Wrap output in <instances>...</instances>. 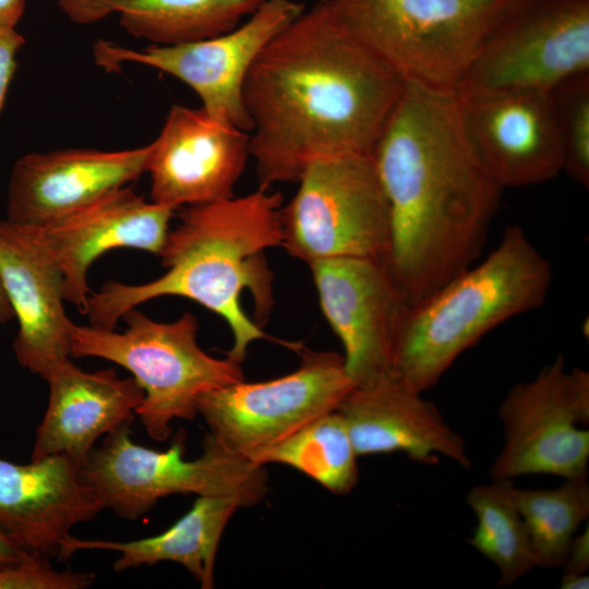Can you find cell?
Instances as JSON below:
<instances>
[{"label": "cell", "instance_id": "1", "mask_svg": "<svg viewBox=\"0 0 589 589\" xmlns=\"http://www.w3.org/2000/svg\"><path fill=\"white\" fill-rule=\"evenodd\" d=\"M406 81L345 32L320 0L260 52L244 85L259 188L297 182L313 163L370 155Z\"/></svg>", "mask_w": 589, "mask_h": 589}, {"label": "cell", "instance_id": "2", "mask_svg": "<svg viewBox=\"0 0 589 589\" xmlns=\"http://www.w3.org/2000/svg\"><path fill=\"white\" fill-rule=\"evenodd\" d=\"M390 216L386 265L408 305L481 254L504 188L469 145L455 93L406 82L372 153Z\"/></svg>", "mask_w": 589, "mask_h": 589}, {"label": "cell", "instance_id": "3", "mask_svg": "<svg viewBox=\"0 0 589 589\" xmlns=\"http://www.w3.org/2000/svg\"><path fill=\"white\" fill-rule=\"evenodd\" d=\"M283 195L257 188L242 196L181 207L159 253L166 272L137 285L109 280L91 292L82 312L89 325L116 329L123 314L160 297L190 299L229 326L227 356L241 362L256 340L300 352L302 344L274 338L261 327L274 305V274L265 251L281 244Z\"/></svg>", "mask_w": 589, "mask_h": 589}, {"label": "cell", "instance_id": "4", "mask_svg": "<svg viewBox=\"0 0 589 589\" xmlns=\"http://www.w3.org/2000/svg\"><path fill=\"white\" fill-rule=\"evenodd\" d=\"M553 279L550 261L519 226L497 247L423 300L407 305L390 349L389 373L423 393L482 336L541 306Z\"/></svg>", "mask_w": 589, "mask_h": 589}, {"label": "cell", "instance_id": "5", "mask_svg": "<svg viewBox=\"0 0 589 589\" xmlns=\"http://www.w3.org/2000/svg\"><path fill=\"white\" fill-rule=\"evenodd\" d=\"M121 320L123 332L74 324L71 358H100L129 371L144 393L135 414L157 442L171 436L173 420L197 416L202 395L244 380L241 362L199 346V320L190 312L158 322L134 308Z\"/></svg>", "mask_w": 589, "mask_h": 589}, {"label": "cell", "instance_id": "6", "mask_svg": "<svg viewBox=\"0 0 589 589\" xmlns=\"http://www.w3.org/2000/svg\"><path fill=\"white\" fill-rule=\"evenodd\" d=\"M512 0H327L338 25L406 82L455 93Z\"/></svg>", "mask_w": 589, "mask_h": 589}, {"label": "cell", "instance_id": "7", "mask_svg": "<svg viewBox=\"0 0 589 589\" xmlns=\"http://www.w3.org/2000/svg\"><path fill=\"white\" fill-rule=\"evenodd\" d=\"M127 423L105 435L80 466L86 483L106 508L136 519L173 494L235 498L242 507L259 504L268 492L264 466L230 454L206 434L200 457L187 460L185 433L167 450L134 443Z\"/></svg>", "mask_w": 589, "mask_h": 589}, {"label": "cell", "instance_id": "8", "mask_svg": "<svg viewBox=\"0 0 589 589\" xmlns=\"http://www.w3.org/2000/svg\"><path fill=\"white\" fill-rule=\"evenodd\" d=\"M281 208V247L306 264L336 257L386 261L387 199L370 155L313 163Z\"/></svg>", "mask_w": 589, "mask_h": 589}, {"label": "cell", "instance_id": "9", "mask_svg": "<svg viewBox=\"0 0 589 589\" xmlns=\"http://www.w3.org/2000/svg\"><path fill=\"white\" fill-rule=\"evenodd\" d=\"M589 71V0H512L458 84L459 99L550 91Z\"/></svg>", "mask_w": 589, "mask_h": 589}, {"label": "cell", "instance_id": "10", "mask_svg": "<svg viewBox=\"0 0 589 589\" xmlns=\"http://www.w3.org/2000/svg\"><path fill=\"white\" fill-rule=\"evenodd\" d=\"M300 352L301 362L291 373L264 382L243 380L199 398L197 414L217 445L255 464L264 452L337 410L354 386L344 357L304 348Z\"/></svg>", "mask_w": 589, "mask_h": 589}, {"label": "cell", "instance_id": "11", "mask_svg": "<svg viewBox=\"0 0 589 589\" xmlns=\"http://www.w3.org/2000/svg\"><path fill=\"white\" fill-rule=\"evenodd\" d=\"M503 445L491 479L588 477L589 373L557 356L532 380L515 384L498 406Z\"/></svg>", "mask_w": 589, "mask_h": 589}, {"label": "cell", "instance_id": "12", "mask_svg": "<svg viewBox=\"0 0 589 589\" xmlns=\"http://www.w3.org/2000/svg\"><path fill=\"white\" fill-rule=\"evenodd\" d=\"M304 9L294 0H265L245 22L215 37L143 49L100 39L94 57L107 71L139 63L167 73L188 85L208 115L249 132L252 123L242 96L247 75L264 47Z\"/></svg>", "mask_w": 589, "mask_h": 589}, {"label": "cell", "instance_id": "13", "mask_svg": "<svg viewBox=\"0 0 589 589\" xmlns=\"http://www.w3.org/2000/svg\"><path fill=\"white\" fill-rule=\"evenodd\" d=\"M324 317L344 347L354 385L389 373L390 349L408 305L384 261L336 257L308 264Z\"/></svg>", "mask_w": 589, "mask_h": 589}, {"label": "cell", "instance_id": "14", "mask_svg": "<svg viewBox=\"0 0 589 589\" xmlns=\"http://www.w3.org/2000/svg\"><path fill=\"white\" fill-rule=\"evenodd\" d=\"M250 134L202 107L173 105L151 143V201L178 209L233 196L250 156Z\"/></svg>", "mask_w": 589, "mask_h": 589}, {"label": "cell", "instance_id": "15", "mask_svg": "<svg viewBox=\"0 0 589 589\" xmlns=\"http://www.w3.org/2000/svg\"><path fill=\"white\" fill-rule=\"evenodd\" d=\"M175 211L127 185L49 224L25 226L60 271L64 300L83 312L91 293V265L118 248L159 255Z\"/></svg>", "mask_w": 589, "mask_h": 589}, {"label": "cell", "instance_id": "16", "mask_svg": "<svg viewBox=\"0 0 589 589\" xmlns=\"http://www.w3.org/2000/svg\"><path fill=\"white\" fill-rule=\"evenodd\" d=\"M457 101L469 145L504 189L540 184L562 172V146L549 91Z\"/></svg>", "mask_w": 589, "mask_h": 589}, {"label": "cell", "instance_id": "17", "mask_svg": "<svg viewBox=\"0 0 589 589\" xmlns=\"http://www.w3.org/2000/svg\"><path fill=\"white\" fill-rule=\"evenodd\" d=\"M151 143L136 148L29 153L13 165L7 219L41 226L64 217L146 172Z\"/></svg>", "mask_w": 589, "mask_h": 589}, {"label": "cell", "instance_id": "18", "mask_svg": "<svg viewBox=\"0 0 589 589\" xmlns=\"http://www.w3.org/2000/svg\"><path fill=\"white\" fill-rule=\"evenodd\" d=\"M0 280L19 323L16 361L47 381L71 359L74 323L63 305L60 271L27 226L8 219L0 221Z\"/></svg>", "mask_w": 589, "mask_h": 589}, {"label": "cell", "instance_id": "19", "mask_svg": "<svg viewBox=\"0 0 589 589\" xmlns=\"http://www.w3.org/2000/svg\"><path fill=\"white\" fill-rule=\"evenodd\" d=\"M422 394L390 373L354 385L336 411L358 456L401 452L417 464L433 465L444 457L469 469L462 435Z\"/></svg>", "mask_w": 589, "mask_h": 589}, {"label": "cell", "instance_id": "20", "mask_svg": "<svg viewBox=\"0 0 589 589\" xmlns=\"http://www.w3.org/2000/svg\"><path fill=\"white\" fill-rule=\"evenodd\" d=\"M104 509L65 455L25 465L0 458V530L29 553L59 557L72 528Z\"/></svg>", "mask_w": 589, "mask_h": 589}, {"label": "cell", "instance_id": "21", "mask_svg": "<svg viewBox=\"0 0 589 589\" xmlns=\"http://www.w3.org/2000/svg\"><path fill=\"white\" fill-rule=\"evenodd\" d=\"M46 382L49 398L31 460L65 455L80 467L100 436L132 422L144 398L132 376L120 377L111 368L86 372L71 359Z\"/></svg>", "mask_w": 589, "mask_h": 589}, {"label": "cell", "instance_id": "22", "mask_svg": "<svg viewBox=\"0 0 589 589\" xmlns=\"http://www.w3.org/2000/svg\"><path fill=\"white\" fill-rule=\"evenodd\" d=\"M240 504L230 497L197 496L191 509L165 531L131 541L83 540L70 537L59 560L68 561L77 551L106 550L119 553L116 572L175 562L182 565L201 588H214L218 545L225 528Z\"/></svg>", "mask_w": 589, "mask_h": 589}, {"label": "cell", "instance_id": "23", "mask_svg": "<svg viewBox=\"0 0 589 589\" xmlns=\"http://www.w3.org/2000/svg\"><path fill=\"white\" fill-rule=\"evenodd\" d=\"M265 0H58L77 23L119 13L132 36L171 46L218 36L237 27Z\"/></svg>", "mask_w": 589, "mask_h": 589}, {"label": "cell", "instance_id": "24", "mask_svg": "<svg viewBox=\"0 0 589 589\" xmlns=\"http://www.w3.org/2000/svg\"><path fill=\"white\" fill-rule=\"evenodd\" d=\"M508 479L472 486L466 497L477 526L468 542L500 572L498 587L515 584L536 566L528 531Z\"/></svg>", "mask_w": 589, "mask_h": 589}, {"label": "cell", "instance_id": "25", "mask_svg": "<svg viewBox=\"0 0 589 589\" xmlns=\"http://www.w3.org/2000/svg\"><path fill=\"white\" fill-rule=\"evenodd\" d=\"M358 457L345 421L335 410L264 452L255 464L289 466L328 491L344 495L358 483Z\"/></svg>", "mask_w": 589, "mask_h": 589}, {"label": "cell", "instance_id": "26", "mask_svg": "<svg viewBox=\"0 0 589 589\" xmlns=\"http://www.w3.org/2000/svg\"><path fill=\"white\" fill-rule=\"evenodd\" d=\"M536 566L562 567L572 539L589 516L588 477L564 479L554 489L514 490Z\"/></svg>", "mask_w": 589, "mask_h": 589}, {"label": "cell", "instance_id": "27", "mask_svg": "<svg viewBox=\"0 0 589 589\" xmlns=\"http://www.w3.org/2000/svg\"><path fill=\"white\" fill-rule=\"evenodd\" d=\"M562 146L564 171L589 187V71L575 74L549 91Z\"/></svg>", "mask_w": 589, "mask_h": 589}, {"label": "cell", "instance_id": "28", "mask_svg": "<svg viewBox=\"0 0 589 589\" xmlns=\"http://www.w3.org/2000/svg\"><path fill=\"white\" fill-rule=\"evenodd\" d=\"M94 580L92 573L57 570L49 558L40 555L20 565L0 567V589H85Z\"/></svg>", "mask_w": 589, "mask_h": 589}, {"label": "cell", "instance_id": "29", "mask_svg": "<svg viewBox=\"0 0 589 589\" xmlns=\"http://www.w3.org/2000/svg\"><path fill=\"white\" fill-rule=\"evenodd\" d=\"M25 40L15 28L0 26V112L16 69V57Z\"/></svg>", "mask_w": 589, "mask_h": 589}, {"label": "cell", "instance_id": "30", "mask_svg": "<svg viewBox=\"0 0 589 589\" xmlns=\"http://www.w3.org/2000/svg\"><path fill=\"white\" fill-rule=\"evenodd\" d=\"M563 574H585L589 568V529L575 534L569 544Z\"/></svg>", "mask_w": 589, "mask_h": 589}, {"label": "cell", "instance_id": "31", "mask_svg": "<svg viewBox=\"0 0 589 589\" xmlns=\"http://www.w3.org/2000/svg\"><path fill=\"white\" fill-rule=\"evenodd\" d=\"M35 555L21 548L0 530V567L20 565Z\"/></svg>", "mask_w": 589, "mask_h": 589}, {"label": "cell", "instance_id": "32", "mask_svg": "<svg viewBox=\"0 0 589 589\" xmlns=\"http://www.w3.org/2000/svg\"><path fill=\"white\" fill-rule=\"evenodd\" d=\"M25 8V0H0V26L15 28Z\"/></svg>", "mask_w": 589, "mask_h": 589}, {"label": "cell", "instance_id": "33", "mask_svg": "<svg viewBox=\"0 0 589 589\" xmlns=\"http://www.w3.org/2000/svg\"><path fill=\"white\" fill-rule=\"evenodd\" d=\"M561 589H588L589 576L585 574H563L560 582Z\"/></svg>", "mask_w": 589, "mask_h": 589}, {"label": "cell", "instance_id": "34", "mask_svg": "<svg viewBox=\"0 0 589 589\" xmlns=\"http://www.w3.org/2000/svg\"><path fill=\"white\" fill-rule=\"evenodd\" d=\"M14 318V312L0 280V324H5Z\"/></svg>", "mask_w": 589, "mask_h": 589}]
</instances>
